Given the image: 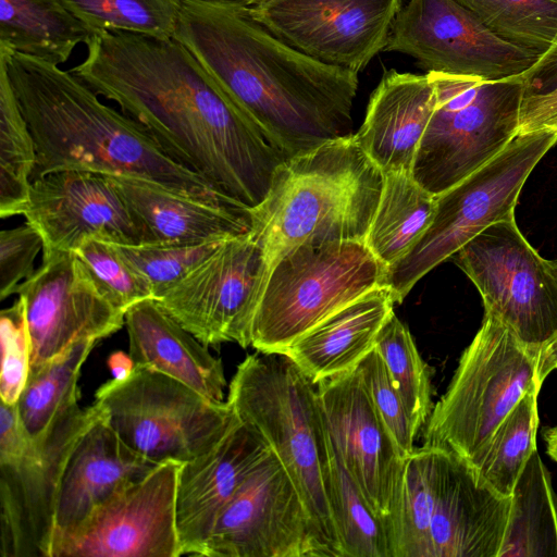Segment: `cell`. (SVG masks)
Here are the masks:
<instances>
[{
  "label": "cell",
  "mask_w": 557,
  "mask_h": 557,
  "mask_svg": "<svg viewBox=\"0 0 557 557\" xmlns=\"http://www.w3.org/2000/svg\"><path fill=\"white\" fill-rule=\"evenodd\" d=\"M183 462L158 463L52 540L49 557H180L176 490Z\"/></svg>",
  "instance_id": "obj_16"
},
{
  "label": "cell",
  "mask_w": 557,
  "mask_h": 557,
  "mask_svg": "<svg viewBox=\"0 0 557 557\" xmlns=\"http://www.w3.org/2000/svg\"><path fill=\"white\" fill-rule=\"evenodd\" d=\"M436 196L405 172L384 174L366 245L387 270L407 257L431 225Z\"/></svg>",
  "instance_id": "obj_29"
},
{
  "label": "cell",
  "mask_w": 557,
  "mask_h": 557,
  "mask_svg": "<svg viewBox=\"0 0 557 557\" xmlns=\"http://www.w3.org/2000/svg\"><path fill=\"white\" fill-rule=\"evenodd\" d=\"M269 450L237 418L214 446L182 463L175 509L182 555L205 556L221 511Z\"/></svg>",
  "instance_id": "obj_22"
},
{
  "label": "cell",
  "mask_w": 557,
  "mask_h": 557,
  "mask_svg": "<svg viewBox=\"0 0 557 557\" xmlns=\"http://www.w3.org/2000/svg\"><path fill=\"white\" fill-rule=\"evenodd\" d=\"M554 1H556V2H557V0H554Z\"/></svg>",
  "instance_id": "obj_51"
},
{
  "label": "cell",
  "mask_w": 557,
  "mask_h": 557,
  "mask_svg": "<svg viewBox=\"0 0 557 557\" xmlns=\"http://www.w3.org/2000/svg\"><path fill=\"white\" fill-rule=\"evenodd\" d=\"M543 438L547 455L557 462V425L545 429L543 432Z\"/></svg>",
  "instance_id": "obj_48"
},
{
  "label": "cell",
  "mask_w": 557,
  "mask_h": 557,
  "mask_svg": "<svg viewBox=\"0 0 557 557\" xmlns=\"http://www.w3.org/2000/svg\"><path fill=\"white\" fill-rule=\"evenodd\" d=\"M362 382L404 458L414 450V431L385 362L374 348L358 364Z\"/></svg>",
  "instance_id": "obj_41"
},
{
  "label": "cell",
  "mask_w": 557,
  "mask_h": 557,
  "mask_svg": "<svg viewBox=\"0 0 557 557\" xmlns=\"http://www.w3.org/2000/svg\"><path fill=\"white\" fill-rule=\"evenodd\" d=\"M95 397L121 441L157 465L206 453L237 419L227 401L137 364L125 377L103 383Z\"/></svg>",
  "instance_id": "obj_11"
},
{
  "label": "cell",
  "mask_w": 557,
  "mask_h": 557,
  "mask_svg": "<svg viewBox=\"0 0 557 557\" xmlns=\"http://www.w3.org/2000/svg\"><path fill=\"white\" fill-rule=\"evenodd\" d=\"M385 51L413 58L426 73L488 81L519 75L540 57L495 35L457 0H409Z\"/></svg>",
  "instance_id": "obj_15"
},
{
  "label": "cell",
  "mask_w": 557,
  "mask_h": 557,
  "mask_svg": "<svg viewBox=\"0 0 557 557\" xmlns=\"http://www.w3.org/2000/svg\"><path fill=\"white\" fill-rule=\"evenodd\" d=\"M317 393L334 451L371 510L385 520L405 458L356 370L319 381Z\"/></svg>",
  "instance_id": "obj_20"
},
{
  "label": "cell",
  "mask_w": 557,
  "mask_h": 557,
  "mask_svg": "<svg viewBox=\"0 0 557 557\" xmlns=\"http://www.w3.org/2000/svg\"><path fill=\"white\" fill-rule=\"evenodd\" d=\"M73 252L104 296L125 313L141 301L154 299L150 283L123 257L116 244L89 238Z\"/></svg>",
  "instance_id": "obj_39"
},
{
  "label": "cell",
  "mask_w": 557,
  "mask_h": 557,
  "mask_svg": "<svg viewBox=\"0 0 557 557\" xmlns=\"http://www.w3.org/2000/svg\"><path fill=\"white\" fill-rule=\"evenodd\" d=\"M333 467L342 557H392L385 520L371 510L335 451Z\"/></svg>",
  "instance_id": "obj_38"
},
{
  "label": "cell",
  "mask_w": 557,
  "mask_h": 557,
  "mask_svg": "<svg viewBox=\"0 0 557 557\" xmlns=\"http://www.w3.org/2000/svg\"><path fill=\"white\" fill-rule=\"evenodd\" d=\"M557 144V129L519 133L485 165L436 196L431 225L412 251L387 270L384 285L396 304L416 283L490 225L515 216L520 191Z\"/></svg>",
  "instance_id": "obj_10"
},
{
  "label": "cell",
  "mask_w": 557,
  "mask_h": 557,
  "mask_svg": "<svg viewBox=\"0 0 557 557\" xmlns=\"http://www.w3.org/2000/svg\"><path fill=\"white\" fill-rule=\"evenodd\" d=\"M207 557H329L294 482L271 451L221 511Z\"/></svg>",
  "instance_id": "obj_14"
},
{
  "label": "cell",
  "mask_w": 557,
  "mask_h": 557,
  "mask_svg": "<svg viewBox=\"0 0 557 557\" xmlns=\"http://www.w3.org/2000/svg\"><path fill=\"white\" fill-rule=\"evenodd\" d=\"M22 298L30 341V368L36 369L82 341H101L125 324L74 252L42 258L33 275L16 288Z\"/></svg>",
  "instance_id": "obj_18"
},
{
  "label": "cell",
  "mask_w": 557,
  "mask_h": 557,
  "mask_svg": "<svg viewBox=\"0 0 557 557\" xmlns=\"http://www.w3.org/2000/svg\"><path fill=\"white\" fill-rule=\"evenodd\" d=\"M387 267L363 242L302 243L269 270L251 326L258 352L284 354L301 335L371 289Z\"/></svg>",
  "instance_id": "obj_7"
},
{
  "label": "cell",
  "mask_w": 557,
  "mask_h": 557,
  "mask_svg": "<svg viewBox=\"0 0 557 557\" xmlns=\"http://www.w3.org/2000/svg\"><path fill=\"white\" fill-rule=\"evenodd\" d=\"M100 413L94 403L62 413L37 437L15 405L0 406V556L49 557L61 479L78 441Z\"/></svg>",
  "instance_id": "obj_9"
},
{
  "label": "cell",
  "mask_w": 557,
  "mask_h": 557,
  "mask_svg": "<svg viewBox=\"0 0 557 557\" xmlns=\"http://www.w3.org/2000/svg\"><path fill=\"white\" fill-rule=\"evenodd\" d=\"M450 259L478 288L485 313L527 348L542 352L557 337V278L515 216L490 225Z\"/></svg>",
  "instance_id": "obj_12"
},
{
  "label": "cell",
  "mask_w": 557,
  "mask_h": 557,
  "mask_svg": "<svg viewBox=\"0 0 557 557\" xmlns=\"http://www.w3.org/2000/svg\"><path fill=\"white\" fill-rule=\"evenodd\" d=\"M215 1L231 2V3H236V4L249 7V5L256 3L259 0H215Z\"/></svg>",
  "instance_id": "obj_49"
},
{
  "label": "cell",
  "mask_w": 557,
  "mask_h": 557,
  "mask_svg": "<svg viewBox=\"0 0 557 557\" xmlns=\"http://www.w3.org/2000/svg\"><path fill=\"white\" fill-rule=\"evenodd\" d=\"M537 396V392H530L520 399L472 468L481 481L502 496H511L527 460L536 449Z\"/></svg>",
  "instance_id": "obj_33"
},
{
  "label": "cell",
  "mask_w": 557,
  "mask_h": 557,
  "mask_svg": "<svg viewBox=\"0 0 557 557\" xmlns=\"http://www.w3.org/2000/svg\"><path fill=\"white\" fill-rule=\"evenodd\" d=\"M267 275L264 252L249 231L223 240L156 300L203 345L246 348Z\"/></svg>",
  "instance_id": "obj_13"
},
{
  "label": "cell",
  "mask_w": 557,
  "mask_h": 557,
  "mask_svg": "<svg viewBox=\"0 0 557 557\" xmlns=\"http://www.w3.org/2000/svg\"><path fill=\"white\" fill-rule=\"evenodd\" d=\"M519 76L524 81L525 95L546 94L557 89V40Z\"/></svg>",
  "instance_id": "obj_45"
},
{
  "label": "cell",
  "mask_w": 557,
  "mask_h": 557,
  "mask_svg": "<svg viewBox=\"0 0 557 557\" xmlns=\"http://www.w3.org/2000/svg\"><path fill=\"white\" fill-rule=\"evenodd\" d=\"M425 448L431 487L430 557H498L511 496L493 491L457 456Z\"/></svg>",
  "instance_id": "obj_21"
},
{
  "label": "cell",
  "mask_w": 557,
  "mask_h": 557,
  "mask_svg": "<svg viewBox=\"0 0 557 557\" xmlns=\"http://www.w3.org/2000/svg\"><path fill=\"white\" fill-rule=\"evenodd\" d=\"M37 162L36 146L5 67L0 64V216L22 215Z\"/></svg>",
  "instance_id": "obj_32"
},
{
  "label": "cell",
  "mask_w": 557,
  "mask_h": 557,
  "mask_svg": "<svg viewBox=\"0 0 557 557\" xmlns=\"http://www.w3.org/2000/svg\"><path fill=\"white\" fill-rule=\"evenodd\" d=\"M498 557H557V496L537 449L513 486Z\"/></svg>",
  "instance_id": "obj_30"
},
{
  "label": "cell",
  "mask_w": 557,
  "mask_h": 557,
  "mask_svg": "<svg viewBox=\"0 0 557 557\" xmlns=\"http://www.w3.org/2000/svg\"><path fill=\"white\" fill-rule=\"evenodd\" d=\"M557 370V337L546 347L542 355V371L547 375Z\"/></svg>",
  "instance_id": "obj_47"
},
{
  "label": "cell",
  "mask_w": 557,
  "mask_h": 557,
  "mask_svg": "<svg viewBox=\"0 0 557 557\" xmlns=\"http://www.w3.org/2000/svg\"><path fill=\"white\" fill-rule=\"evenodd\" d=\"M431 487L424 446L405 458L398 491L385 524L392 557H430Z\"/></svg>",
  "instance_id": "obj_34"
},
{
  "label": "cell",
  "mask_w": 557,
  "mask_h": 557,
  "mask_svg": "<svg viewBox=\"0 0 557 557\" xmlns=\"http://www.w3.org/2000/svg\"><path fill=\"white\" fill-rule=\"evenodd\" d=\"M110 177L143 228L144 244H199L251 230L250 209L184 195L141 177Z\"/></svg>",
  "instance_id": "obj_24"
},
{
  "label": "cell",
  "mask_w": 557,
  "mask_h": 557,
  "mask_svg": "<svg viewBox=\"0 0 557 557\" xmlns=\"http://www.w3.org/2000/svg\"><path fill=\"white\" fill-rule=\"evenodd\" d=\"M542 355L485 313L445 394L432 408L423 446L446 450L474 468L520 399L527 393H540L546 379Z\"/></svg>",
  "instance_id": "obj_6"
},
{
  "label": "cell",
  "mask_w": 557,
  "mask_h": 557,
  "mask_svg": "<svg viewBox=\"0 0 557 557\" xmlns=\"http://www.w3.org/2000/svg\"><path fill=\"white\" fill-rule=\"evenodd\" d=\"M22 215L42 238V258L73 252L89 238L116 245L145 242L143 228L107 174L64 170L35 178Z\"/></svg>",
  "instance_id": "obj_19"
},
{
  "label": "cell",
  "mask_w": 557,
  "mask_h": 557,
  "mask_svg": "<svg viewBox=\"0 0 557 557\" xmlns=\"http://www.w3.org/2000/svg\"><path fill=\"white\" fill-rule=\"evenodd\" d=\"M134 364L169 375L214 401H224L226 380L221 359L172 318L156 299L125 313Z\"/></svg>",
  "instance_id": "obj_26"
},
{
  "label": "cell",
  "mask_w": 557,
  "mask_h": 557,
  "mask_svg": "<svg viewBox=\"0 0 557 557\" xmlns=\"http://www.w3.org/2000/svg\"><path fill=\"white\" fill-rule=\"evenodd\" d=\"M156 466L121 441L100 408L64 469L52 540L74 530L114 493L140 480Z\"/></svg>",
  "instance_id": "obj_23"
},
{
  "label": "cell",
  "mask_w": 557,
  "mask_h": 557,
  "mask_svg": "<svg viewBox=\"0 0 557 557\" xmlns=\"http://www.w3.org/2000/svg\"><path fill=\"white\" fill-rule=\"evenodd\" d=\"M95 34L64 0H0V48L59 65Z\"/></svg>",
  "instance_id": "obj_28"
},
{
  "label": "cell",
  "mask_w": 557,
  "mask_h": 557,
  "mask_svg": "<svg viewBox=\"0 0 557 557\" xmlns=\"http://www.w3.org/2000/svg\"><path fill=\"white\" fill-rule=\"evenodd\" d=\"M435 102V86L429 73L384 72L355 134L359 146L383 174L412 173Z\"/></svg>",
  "instance_id": "obj_25"
},
{
  "label": "cell",
  "mask_w": 557,
  "mask_h": 557,
  "mask_svg": "<svg viewBox=\"0 0 557 557\" xmlns=\"http://www.w3.org/2000/svg\"><path fill=\"white\" fill-rule=\"evenodd\" d=\"M395 304L389 288L377 286L301 335L283 355L314 384L354 371L375 348Z\"/></svg>",
  "instance_id": "obj_27"
},
{
  "label": "cell",
  "mask_w": 557,
  "mask_h": 557,
  "mask_svg": "<svg viewBox=\"0 0 557 557\" xmlns=\"http://www.w3.org/2000/svg\"><path fill=\"white\" fill-rule=\"evenodd\" d=\"M44 242L39 232L24 223L0 233V300H4L35 272L34 262Z\"/></svg>",
  "instance_id": "obj_43"
},
{
  "label": "cell",
  "mask_w": 557,
  "mask_h": 557,
  "mask_svg": "<svg viewBox=\"0 0 557 557\" xmlns=\"http://www.w3.org/2000/svg\"><path fill=\"white\" fill-rule=\"evenodd\" d=\"M223 240L225 239L182 245L117 246L123 257L150 283L154 299H158L206 259Z\"/></svg>",
  "instance_id": "obj_40"
},
{
  "label": "cell",
  "mask_w": 557,
  "mask_h": 557,
  "mask_svg": "<svg viewBox=\"0 0 557 557\" xmlns=\"http://www.w3.org/2000/svg\"><path fill=\"white\" fill-rule=\"evenodd\" d=\"M70 71L143 125L174 161L252 209L287 158L174 38L96 33Z\"/></svg>",
  "instance_id": "obj_1"
},
{
  "label": "cell",
  "mask_w": 557,
  "mask_h": 557,
  "mask_svg": "<svg viewBox=\"0 0 557 557\" xmlns=\"http://www.w3.org/2000/svg\"><path fill=\"white\" fill-rule=\"evenodd\" d=\"M260 354L238 364L226 401L284 466L329 557H342L334 450L317 386L286 355Z\"/></svg>",
  "instance_id": "obj_5"
},
{
  "label": "cell",
  "mask_w": 557,
  "mask_h": 557,
  "mask_svg": "<svg viewBox=\"0 0 557 557\" xmlns=\"http://www.w3.org/2000/svg\"><path fill=\"white\" fill-rule=\"evenodd\" d=\"M557 129V89L540 95H524L520 133Z\"/></svg>",
  "instance_id": "obj_44"
},
{
  "label": "cell",
  "mask_w": 557,
  "mask_h": 557,
  "mask_svg": "<svg viewBox=\"0 0 557 557\" xmlns=\"http://www.w3.org/2000/svg\"><path fill=\"white\" fill-rule=\"evenodd\" d=\"M549 264H550L554 275L557 278V259L549 261Z\"/></svg>",
  "instance_id": "obj_50"
},
{
  "label": "cell",
  "mask_w": 557,
  "mask_h": 557,
  "mask_svg": "<svg viewBox=\"0 0 557 557\" xmlns=\"http://www.w3.org/2000/svg\"><path fill=\"white\" fill-rule=\"evenodd\" d=\"M383 181L351 134L285 160L264 200L250 209V232L264 252L268 273L306 242L364 243Z\"/></svg>",
  "instance_id": "obj_4"
},
{
  "label": "cell",
  "mask_w": 557,
  "mask_h": 557,
  "mask_svg": "<svg viewBox=\"0 0 557 557\" xmlns=\"http://www.w3.org/2000/svg\"><path fill=\"white\" fill-rule=\"evenodd\" d=\"M403 0H259L250 15L293 48L359 73L385 51Z\"/></svg>",
  "instance_id": "obj_17"
},
{
  "label": "cell",
  "mask_w": 557,
  "mask_h": 557,
  "mask_svg": "<svg viewBox=\"0 0 557 557\" xmlns=\"http://www.w3.org/2000/svg\"><path fill=\"white\" fill-rule=\"evenodd\" d=\"M0 64L35 141L32 181L64 170L128 175L191 197L243 207L171 159L143 125L104 104L71 71L5 48H0Z\"/></svg>",
  "instance_id": "obj_3"
},
{
  "label": "cell",
  "mask_w": 557,
  "mask_h": 557,
  "mask_svg": "<svg viewBox=\"0 0 557 557\" xmlns=\"http://www.w3.org/2000/svg\"><path fill=\"white\" fill-rule=\"evenodd\" d=\"M95 33L119 30L160 39L173 38L182 0H64Z\"/></svg>",
  "instance_id": "obj_37"
},
{
  "label": "cell",
  "mask_w": 557,
  "mask_h": 557,
  "mask_svg": "<svg viewBox=\"0 0 557 557\" xmlns=\"http://www.w3.org/2000/svg\"><path fill=\"white\" fill-rule=\"evenodd\" d=\"M1 372L0 399L15 405L30 368V341L22 298L0 312Z\"/></svg>",
  "instance_id": "obj_42"
},
{
  "label": "cell",
  "mask_w": 557,
  "mask_h": 557,
  "mask_svg": "<svg viewBox=\"0 0 557 557\" xmlns=\"http://www.w3.org/2000/svg\"><path fill=\"white\" fill-rule=\"evenodd\" d=\"M173 38L287 159L349 135L358 73L293 48L248 7L182 0Z\"/></svg>",
  "instance_id": "obj_2"
},
{
  "label": "cell",
  "mask_w": 557,
  "mask_h": 557,
  "mask_svg": "<svg viewBox=\"0 0 557 557\" xmlns=\"http://www.w3.org/2000/svg\"><path fill=\"white\" fill-rule=\"evenodd\" d=\"M429 74L436 102L411 174L438 196L490 162L520 133L525 84L519 75L488 81Z\"/></svg>",
  "instance_id": "obj_8"
},
{
  "label": "cell",
  "mask_w": 557,
  "mask_h": 557,
  "mask_svg": "<svg viewBox=\"0 0 557 557\" xmlns=\"http://www.w3.org/2000/svg\"><path fill=\"white\" fill-rule=\"evenodd\" d=\"M109 367L115 379H123L129 374L132 371L134 363L131 359L129 355H125L124 352H115L109 359Z\"/></svg>",
  "instance_id": "obj_46"
},
{
  "label": "cell",
  "mask_w": 557,
  "mask_h": 557,
  "mask_svg": "<svg viewBox=\"0 0 557 557\" xmlns=\"http://www.w3.org/2000/svg\"><path fill=\"white\" fill-rule=\"evenodd\" d=\"M417 433L432 411V386L428 364L421 358L408 327L391 314L375 344Z\"/></svg>",
  "instance_id": "obj_35"
},
{
  "label": "cell",
  "mask_w": 557,
  "mask_h": 557,
  "mask_svg": "<svg viewBox=\"0 0 557 557\" xmlns=\"http://www.w3.org/2000/svg\"><path fill=\"white\" fill-rule=\"evenodd\" d=\"M495 35L522 49L543 54L557 40L554 0H457Z\"/></svg>",
  "instance_id": "obj_36"
},
{
  "label": "cell",
  "mask_w": 557,
  "mask_h": 557,
  "mask_svg": "<svg viewBox=\"0 0 557 557\" xmlns=\"http://www.w3.org/2000/svg\"><path fill=\"white\" fill-rule=\"evenodd\" d=\"M97 341H82L60 356L29 370L15 404L21 426L30 437L45 433L65 411L78 405V379Z\"/></svg>",
  "instance_id": "obj_31"
}]
</instances>
